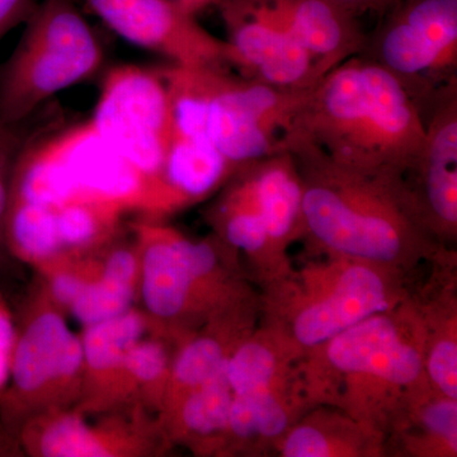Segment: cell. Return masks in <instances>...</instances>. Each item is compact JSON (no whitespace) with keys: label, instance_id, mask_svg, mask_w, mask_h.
<instances>
[{"label":"cell","instance_id":"6da1fadb","mask_svg":"<svg viewBox=\"0 0 457 457\" xmlns=\"http://www.w3.org/2000/svg\"><path fill=\"white\" fill-rule=\"evenodd\" d=\"M284 150L302 179L303 240L315 254L372 262L413 281L447 248L418 219L402 176L352 170L300 139L286 140Z\"/></svg>","mask_w":457,"mask_h":457},{"label":"cell","instance_id":"7a4b0ae2","mask_svg":"<svg viewBox=\"0 0 457 457\" xmlns=\"http://www.w3.org/2000/svg\"><path fill=\"white\" fill-rule=\"evenodd\" d=\"M309 408L330 405L387 435L433 389L426 374L425 327L414 297L376 312L303 354Z\"/></svg>","mask_w":457,"mask_h":457},{"label":"cell","instance_id":"3957f363","mask_svg":"<svg viewBox=\"0 0 457 457\" xmlns=\"http://www.w3.org/2000/svg\"><path fill=\"white\" fill-rule=\"evenodd\" d=\"M425 131L422 108L405 84L361 54L309 90L285 141H306L352 170L403 176Z\"/></svg>","mask_w":457,"mask_h":457},{"label":"cell","instance_id":"277c9868","mask_svg":"<svg viewBox=\"0 0 457 457\" xmlns=\"http://www.w3.org/2000/svg\"><path fill=\"white\" fill-rule=\"evenodd\" d=\"M413 281L398 270L336 254H315L261 287L260 323L303 354L376 312L411 296Z\"/></svg>","mask_w":457,"mask_h":457},{"label":"cell","instance_id":"5b68a950","mask_svg":"<svg viewBox=\"0 0 457 457\" xmlns=\"http://www.w3.org/2000/svg\"><path fill=\"white\" fill-rule=\"evenodd\" d=\"M0 66V123L32 119L62 90L93 77L104 62L95 29L74 0H42Z\"/></svg>","mask_w":457,"mask_h":457},{"label":"cell","instance_id":"8992f818","mask_svg":"<svg viewBox=\"0 0 457 457\" xmlns=\"http://www.w3.org/2000/svg\"><path fill=\"white\" fill-rule=\"evenodd\" d=\"M228 66H204V131L236 167L284 150L286 135L309 92H290L243 77Z\"/></svg>","mask_w":457,"mask_h":457},{"label":"cell","instance_id":"52a82bcc","mask_svg":"<svg viewBox=\"0 0 457 457\" xmlns=\"http://www.w3.org/2000/svg\"><path fill=\"white\" fill-rule=\"evenodd\" d=\"M362 55L405 84L420 106L457 79V0H399Z\"/></svg>","mask_w":457,"mask_h":457},{"label":"cell","instance_id":"ba28073f","mask_svg":"<svg viewBox=\"0 0 457 457\" xmlns=\"http://www.w3.org/2000/svg\"><path fill=\"white\" fill-rule=\"evenodd\" d=\"M102 139L149 176L161 177L171 137L163 77L135 65L111 69L89 120Z\"/></svg>","mask_w":457,"mask_h":457},{"label":"cell","instance_id":"9c48e42d","mask_svg":"<svg viewBox=\"0 0 457 457\" xmlns=\"http://www.w3.org/2000/svg\"><path fill=\"white\" fill-rule=\"evenodd\" d=\"M425 140L402 176L418 219L442 246L457 239V79L441 87L422 108Z\"/></svg>","mask_w":457,"mask_h":457},{"label":"cell","instance_id":"30bf717a","mask_svg":"<svg viewBox=\"0 0 457 457\" xmlns=\"http://www.w3.org/2000/svg\"><path fill=\"white\" fill-rule=\"evenodd\" d=\"M216 8L227 29L230 68L290 92L317 86L321 75L314 59L260 0H219Z\"/></svg>","mask_w":457,"mask_h":457},{"label":"cell","instance_id":"8fae6325","mask_svg":"<svg viewBox=\"0 0 457 457\" xmlns=\"http://www.w3.org/2000/svg\"><path fill=\"white\" fill-rule=\"evenodd\" d=\"M114 33L167 57L173 65L228 66L227 41L198 23L197 16L168 0H82Z\"/></svg>","mask_w":457,"mask_h":457},{"label":"cell","instance_id":"7c38bea8","mask_svg":"<svg viewBox=\"0 0 457 457\" xmlns=\"http://www.w3.org/2000/svg\"><path fill=\"white\" fill-rule=\"evenodd\" d=\"M77 189V198L112 204L144 203L161 209L179 207L161 177L149 176L99 137L89 120L51 135Z\"/></svg>","mask_w":457,"mask_h":457},{"label":"cell","instance_id":"4fadbf2b","mask_svg":"<svg viewBox=\"0 0 457 457\" xmlns=\"http://www.w3.org/2000/svg\"><path fill=\"white\" fill-rule=\"evenodd\" d=\"M426 281L411 285L425 327V366L436 392L457 400V287L455 248H442Z\"/></svg>","mask_w":457,"mask_h":457},{"label":"cell","instance_id":"5bb4252c","mask_svg":"<svg viewBox=\"0 0 457 457\" xmlns=\"http://www.w3.org/2000/svg\"><path fill=\"white\" fill-rule=\"evenodd\" d=\"M314 59L321 78L368 44L359 17L335 0H260Z\"/></svg>","mask_w":457,"mask_h":457},{"label":"cell","instance_id":"9a60e30c","mask_svg":"<svg viewBox=\"0 0 457 457\" xmlns=\"http://www.w3.org/2000/svg\"><path fill=\"white\" fill-rule=\"evenodd\" d=\"M308 408L300 378L278 386L234 394L225 445L246 455H270Z\"/></svg>","mask_w":457,"mask_h":457},{"label":"cell","instance_id":"2e32d148","mask_svg":"<svg viewBox=\"0 0 457 457\" xmlns=\"http://www.w3.org/2000/svg\"><path fill=\"white\" fill-rule=\"evenodd\" d=\"M282 457H383L385 437L341 409L312 405L273 447Z\"/></svg>","mask_w":457,"mask_h":457},{"label":"cell","instance_id":"e0dca14e","mask_svg":"<svg viewBox=\"0 0 457 457\" xmlns=\"http://www.w3.org/2000/svg\"><path fill=\"white\" fill-rule=\"evenodd\" d=\"M84 361L83 345L55 312L29 323L14 350L12 376L18 395L41 390L50 381L73 376Z\"/></svg>","mask_w":457,"mask_h":457},{"label":"cell","instance_id":"ac0fdd59","mask_svg":"<svg viewBox=\"0 0 457 457\" xmlns=\"http://www.w3.org/2000/svg\"><path fill=\"white\" fill-rule=\"evenodd\" d=\"M386 456L456 457L457 400L428 390L393 427Z\"/></svg>","mask_w":457,"mask_h":457},{"label":"cell","instance_id":"d6986e66","mask_svg":"<svg viewBox=\"0 0 457 457\" xmlns=\"http://www.w3.org/2000/svg\"><path fill=\"white\" fill-rule=\"evenodd\" d=\"M303 357L281 333L260 323L228 356V384L240 394L293 383L300 378Z\"/></svg>","mask_w":457,"mask_h":457},{"label":"cell","instance_id":"ffe728a7","mask_svg":"<svg viewBox=\"0 0 457 457\" xmlns=\"http://www.w3.org/2000/svg\"><path fill=\"white\" fill-rule=\"evenodd\" d=\"M237 168L212 141L171 132L161 179L183 206L209 196L228 182Z\"/></svg>","mask_w":457,"mask_h":457},{"label":"cell","instance_id":"44dd1931","mask_svg":"<svg viewBox=\"0 0 457 457\" xmlns=\"http://www.w3.org/2000/svg\"><path fill=\"white\" fill-rule=\"evenodd\" d=\"M233 396L225 365L206 383L189 392L170 411L177 431L192 441L225 446Z\"/></svg>","mask_w":457,"mask_h":457},{"label":"cell","instance_id":"7402d4cb","mask_svg":"<svg viewBox=\"0 0 457 457\" xmlns=\"http://www.w3.org/2000/svg\"><path fill=\"white\" fill-rule=\"evenodd\" d=\"M144 333V319L134 312L88 327L82 342L84 360L93 371L106 372L122 366L128 352Z\"/></svg>","mask_w":457,"mask_h":457},{"label":"cell","instance_id":"603a6c76","mask_svg":"<svg viewBox=\"0 0 457 457\" xmlns=\"http://www.w3.org/2000/svg\"><path fill=\"white\" fill-rule=\"evenodd\" d=\"M8 224L16 245L31 257H50L62 245L56 210L20 201H7Z\"/></svg>","mask_w":457,"mask_h":457},{"label":"cell","instance_id":"cb8c5ba5","mask_svg":"<svg viewBox=\"0 0 457 457\" xmlns=\"http://www.w3.org/2000/svg\"><path fill=\"white\" fill-rule=\"evenodd\" d=\"M134 296V284L102 275L96 284H87L83 293L73 303L74 317L86 324L101 323L129 312Z\"/></svg>","mask_w":457,"mask_h":457},{"label":"cell","instance_id":"d4e9b609","mask_svg":"<svg viewBox=\"0 0 457 457\" xmlns=\"http://www.w3.org/2000/svg\"><path fill=\"white\" fill-rule=\"evenodd\" d=\"M42 455L47 457L110 456L106 442L83 420L73 416L60 418L51 423L40 440Z\"/></svg>","mask_w":457,"mask_h":457},{"label":"cell","instance_id":"484cf974","mask_svg":"<svg viewBox=\"0 0 457 457\" xmlns=\"http://www.w3.org/2000/svg\"><path fill=\"white\" fill-rule=\"evenodd\" d=\"M116 209L112 204L83 198H75L57 207V230L62 245H83L92 242L110 222Z\"/></svg>","mask_w":457,"mask_h":457},{"label":"cell","instance_id":"4316f807","mask_svg":"<svg viewBox=\"0 0 457 457\" xmlns=\"http://www.w3.org/2000/svg\"><path fill=\"white\" fill-rule=\"evenodd\" d=\"M126 371L143 383H163L167 387L170 378V357L163 345L158 342H137L122 362Z\"/></svg>","mask_w":457,"mask_h":457},{"label":"cell","instance_id":"83f0119b","mask_svg":"<svg viewBox=\"0 0 457 457\" xmlns=\"http://www.w3.org/2000/svg\"><path fill=\"white\" fill-rule=\"evenodd\" d=\"M36 5V0H0V40L14 27L25 23Z\"/></svg>","mask_w":457,"mask_h":457},{"label":"cell","instance_id":"f1b7e54d","mask_svg":"<svg viewBox=\"0 0 457 457\" xmlns=\"http://www.w3.org/2000/svg\"><path fill=\"white\" fill-rule=\"evenodd\" d=\"M86 282L71 275H60L54 279L53 294L57 302L71 305L83 293Z\"/></svg>","mask_w":457,"mask_h":457},{"label":"cell","instance_id":"f546056e","mask_svg":"<svg viewBox=\"0 0 457 457\" xmlns=\"http://www.w3.org/2000/svg\"><path fill=\"white\" fill-rule=\"evenodd\" d=\"M335 2L360 18L368 13L383 17L399 0H335Z\"/></svg>","mask_w":457,"mask_h":457},{"label":"cell","instance_id":"4dcf8cb0","mask_svg":"<svg viewBox=\"0 0 457 457\" xmlns=\"http://www.w3.org/2000/svg\"><path fill=\"white\" fill-rule=\"evenodd\" d=\"M12 342V329L7 321L0 319V383L5 375V352Z\"/></svg>","mask_w":457,"mask_h":457},{"label":"cell","instance_id":"1f68e13d","mask_svg":"<svg viewBox=\"0 0 457 457\" xmlns=\"http://www.w3.org/2000/svg\"><path fill=\"white\" fill-rule=\"evenodd\" d=\"M168 2L173 3V4L179 5L189 13L197 16L198 13L206 11V9L216 8L219 0H168Z\"/></svg>","mask_w":457,"mask_h":457},{"label":"cell","instance_id":"d6a6232c","mask_svg":"<svg viewBox=\"0 0 457 457\" xmlns=\"http://www.w3.org/2000/svg\"><path fill=\"white\" fill-rule=\"evenodd\" d=\"M2 441H3V440H2V437H0V453H2V444H3V442H2Z\"/></svg>","mask_w":457,"mask_h":457}]
</instances>
